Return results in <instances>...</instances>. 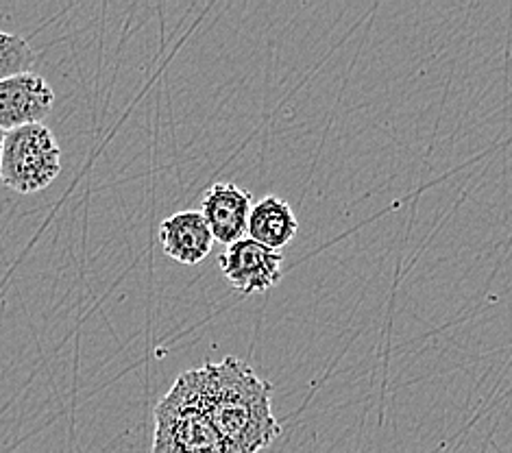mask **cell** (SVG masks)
<instances>
[{"instance_id":"10","label":"cell","mask_w":512,"mask_h":453,"mask_svg":"<svg viewBox=\"0 0 512 453\" xmlns=\"http://www.w3.org/2000/svg\"><path fill=\"white\" fill-rule=\"evenodd\" d=\"M3 140H5V131H0V153H3Z\"/></svg>"},{"instance_id":"3","label":"cell","mask_w":512,"mask_h":453,"mask_svg":"<svg viewBox=\"0 0 512 453\" xmlns=\"http://www.w3.org/2000/svg\"><path fill=\"white\" fill-rule=\"evenodd\" d=\"M62 173V149L44 122L5 133L0 153V181L18 194L46 190Z\"/></svg>"},{"instance_id":"2","label":"cell","mask_w":512,"mask_h":453,"mask_svg":"<svg viewBox=\"0 0 512 453\" xmlns=\"http://www.w3.org/2000/svg\"><path fill=\"white\" fill-rule=\"evenodd\" d=\"M151 453H223L194 369L181 373L155 406Z\"/></svg>"},{"instance_id":"9","label":"cell","mask_w":512,"mask_h":453,"mask_svg":"<svg viewBox=\"0 0 512 453\" xmlns=\"http://www.w3.org/2000/svg\"><path fill=\"white\" fill-rule=\"evenodd\" d=\"M35 61L31 44L16 33L0 31V81L29 72Z\"/></svg>"},{"instance_id":"5","label":"cell","mask_w":512,"mask_h":453,"mask_svg":"<svg viewBox=\"0 0 512 453\" xmlns=\"http://www.w3.org/2000/svg\"><path fill=\"white\" fill-rule=\"evenodd\" d=\"M55 92L38 72H20L0 81V131L42 122L53 112Z\"/></svg>"},{"instance_id":"7","label":"cell","mask_w":512,"mask_h":453,"mask_svg":"<svg viewBox=\"0 0 512 453\" xmlns=\"http://www.w3.org/2000/svg\"><path fill=\"white\" fill-rule=\"evenodd\" d=\"M162 251L184 266H197L212 253L214 236L199 210H184L160 225Z\"/></svg>"},{"instance_id":"1","label":"cell","mask_w":512,"mask_h":453,"mask_svg":"<svg viewBox=\"0 0 512 453\" xmlns=\"http://www.w3.org/2000/svg\"><path fill=\"white\" fill-rule=\"evenodd\" d=\"M205 410L223 453H260L282 434L273 412V384L234 355L197 366Z\"/></svg>"},{"instance_id":"8","label":"cell","mask_w":512,"mask_h":453,"mask_svg":"<svg viewBox=\"0 0 512 453\" xmlns=\"http://www.w3.org/2000/svg\"><path fill=\"white\" fill-rule=\"evenodd\" d=\"M297 231V216L284 199L264 197L262 201L253 203L247 223V238L253 242L279 253L295 240Z\"/></svg>"},{"instance_id":"6","label":"cell","mask_w":512,"mask_h":453,"mask_svg":"<svg viewBox=\"0 0 512 453\" xmlns=\"http://www.w3.org/2000/svg\"><path fill=\"white\" fill-rule=\"evenodd\" d=\"M251 207L253 199L249 190L236 186V183L218 181L207 188L199 212L205 225L210 227L214 242L229 247V244L247 238Z\"/></svg>"},{"instance_id":"4","label":"cell","mask_w":512,"mask_h":453,"mask_svg":"<svg viewBox=\"0 0 512 453\" xmlns=\"http://www.w3.org/2000/svg\"><path fill=\"white\" fill-rule=\"evenodd\" d=\"M282 253H275L251 238L229 244L218 266L240 295H258L282 281Z\"/></svg>"}]
</instances>
